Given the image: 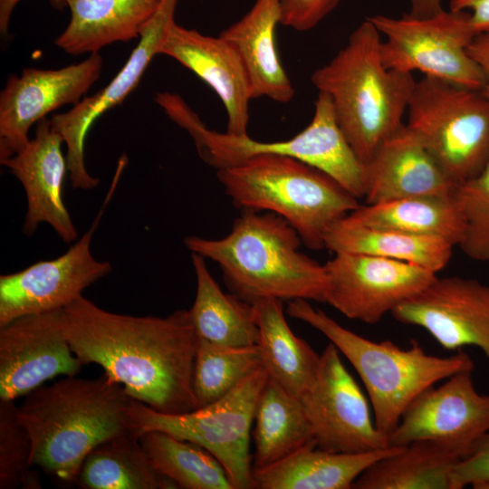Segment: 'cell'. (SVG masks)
<instances>
[{"label": "cell", "mask_w": 489, "mask_h": 489, "mask_svg": "<svg viewBox=\"0 0 489 489\" xmlns=\"http://www.w3.org/2000/svg\"><path fill=\"white\" fill-rule=\"evenodd\" d=\"M63 312L67 340L82 365H100L133 399L156 411L197 408L193 373L198 337L188 310L166 317L131 316L82 295Z\"/></svg>", "instance_id": "cell-1"}, {"label": "cell", "mask_w": 489, "mask_h": 489, "mask_svg": "<svg viewBox=\"0 0 489 489\" xmlns=\"http://www.w3.org/2000/svg\"><path fill=\"white\" fill-rule=\"evenodd\" d=\"M134 399L105 373L97 379L63 377L41 386L16 407L32 442V465L65 484H75L86 455L129 430Z\"/></svg>", "instance_id": "cell-2"}, {"label": "cell", "mask_w": 489, "mask_h": 489, "mask_svg": "<svg viewBox=\"0 0 489 489\" xmlns=\"http://www.w3.org/2000/svg\"><path fill=\"white\" fill-rule=\"evenodd\" d=\"M244 209L218 239L189 235L191 252L216 262L233 294L248 302L267 298L325 302L324 264L301 253L296 230L273 213Z\"/></svg>", "instance_id": "cell-3"}, {"label": "cell", "mask_w": 489, "mask_h": 489, "mask_svg": "<svg viewBox=\"0 0 489 489\" xmlns=\"http://www.w3.org/2000/svg\"><path fill=\"white\" fill-rule=\"evenodd\" d=\"M381 40L366 18L345 46L311 77L319 92L330 97L340 129L364 164L404 125L402 119L416 85L412 73L384 65Z\"/></svg>", "instance_id": "cell-4"}, {"label": "cell", "mask_w": 489, "mask_h": 489, "mask_svg": "<svg viewBox=\"0 0 489 489\" xmlns=\"http://www.w3.org/2000/svg\"><path fill=\"white\" fill-rule=\"evenodd\" d=\"M286 312L321 332L347 358L365 386L377 427L387 436L422 391L475 367L471 357L461 350L440 357L427 353L416 341L403 349L391 340L366 339L304 299L289 301Z\"/></svg>", "instance_id": "cell-5"}, {"label": "cell", "mask_w": 489, "mask_h": 489, "mask_svg": "<svg viewBox=\"0 0 489 489\" xmlns=\"http://www.w3.org/2000/svg\"><path fill=\"white\" fill-rule=\"evenodd\" d=\"M216 175L235 206L283 217L312 250L325 248L329 228L360 206L331 176L290 157L256 155Z\"/></svg>", "instance_id": "cell-6"}, {"label": "cell", "mask_w": 489, "mask_h": 489, "mask_svg": "<svg viewBox=\"0 0 489 489\" xmlns=\"http://www.w3.org/2000/svg\"><path fill=\"white\" fill-rule=\"evenodd\" d=\"M164 112L194 140L200 158L217 169L262 154L280 155L305 162L331 176L356 198H364L366 167L357 157L337 122L330 97L319 92L310 124L282 141H258L208 129L177 94L168 97Z\"/></svg>", "instance_id": "cell-7"}, {"label": "cell", "mask_w": 489, "mask_h": 489, "mask_svg": "<svg viewBox=\"0 0 489 489\" xmlns=\"http://www.w3.org/2000/svg\"><path fill=\"white\" fill-rule=\"evenodd\" d=\"M407 126L459 186L489 159V98L481 90L424 76L416 82Z\"/></svg>", "instance_id": "cell-8"}, {"label": "cell", "mask_w": 489, "mask_h": 489, "mask_svg": "<svg viewBox=\"0 0 489 489\" xmlns=\"http://www.w3.org/2000/svg\"><path fill=\"white\" fill-rule=\"evenodd\" d=\"M268 377L261 367L218 400L182 414L161 413L134 399L129 430L137 437L158 430L196 443L222 464L234 489H253L251 427Z\"/></svg>", "instance_id": "cell-9"}, {"label": "cell", "mask_w": 489, "mask_h": 489, "mask_svg": "<svg viewBox=\"0 0 489 489\" xmlns=\"http://www.w3.org/2000/svg\"><path fill=\"white\" fill-rule=\"evenodd\" d=\"M367 19L385 37L380 55L387 68L408 73L418 71L425 76L482 90V72L468 52L476 35L468 12L443 9L429 17L405 14Z\"/></svg>", "instance_id": "cell-10"}, {"label": "cell", "mask_w": 489, "mask_h": 489, "mask_svg": "<svg viewBox=\"0 0 489 489\" xmlns=\"http://www.w3.org/2000/svg\"><path fill=\"white\" fill-rule=\"evenodd\" d=\"M299 399L317 447L338 453L389 447L388 436L377 427L365 395L332 343L321 352L316 377Z\"/></svg>", "instance_id": "cell-11"}, {"label": "cell", "mask_w": 489, "mask_h": 489, "mask_svg": "<svg viewBox=\"0 0 489 489\" xmlns=\"http://www.w3.org/2000/svg\"><path fill=\"white\" fill-rule=\"evenodd\" d=\"M325 302L351 320L374 324L427 286L436 273L408 263L340 252L325 264Z\"/></svg>", "instance_id": "cell-12"}, {"label": "cell", "mask_w": 489, "mask_h": 489, "mask_svg": "<svg viewBox=\"0 0 489 489\" xmlns=\"http://www.w3.org/2000/svg\"><path fill=\"white\" fill-rule=\"evenodd\" d=\"M116 183L114 180L91 226L67 252L0 276V326L24 315L62 310L111 272L109 262L92 255L91 243Z\"/></svg>", "instance_id": "cell-13"}, {"label": "cell", "mask_w": 489, "mask_h": 489, "mask_svg": "<svg viewBox=\"0 0 489 489\" xmlns=\"http://www.w3.org/2000/svg\"><path fill=\"white\" fill-rule=\"evenodd\" d=\"M179 0H159L156 11L143 26L139 41L120 71L103 89L83 98L68 111L55 114L51 124L66 146L69 178L73 188L89 190L100 180L87 170L84 145L94 121L107 110L120 104L138 86L151 60L159 54Z\"/></svg>", "instance_id": "cell-14"}, {"label": "cell", "mask_w": 489, "mask_h": 489, "mask_svg": "<svg viewBox=\"0 0 489 489\" xmlns=\"http://www.w3.org/2000/svg\"><path fill=\"white\" fill-rule=\"evenodd\" d=\"M472 371H459L417 396L388 435V446L432 440L452 447L465 458L489 433V395L477 392Z\"/></svg>", "instance_id": "cell-15"}, {"label": "cell", "mask_w": 489, "mask_h": 489, "mask_svg": "<svg viewBox=\"0 0 489 489\" xmlns=\"http://www.w3.org/2000/svg\"><path fill=\"white\" fill-rule=\"evenodd\" d=\"M82 366L65 334L63 309L0 326L2 400L14 401L58 376H76Z\"/></svg>", "instance_id": "cell-16"}, {"label": "cell", "mask_w": 489, "mask_h": 489, "mask_svg": "<svg viewBox=\"0 0 489 489\" xmlns=\"http://www.w3.org/2000/svg\"><path fill=\"white\" fill-rule=\"evenodd\" d=\"M103 60L90 54L60 69L24 68L11 74L0 94V161L24 148L30 128L67 104L79 103L100 78Z\"/></svg>", "instance_id": "cell-17"}, {"label": "cell", "mask_w": 489, "mask_h": 489, "mask_svg": "<svg viewBox=\"0 0 489 489\" xmlns=\"http://www.w3.org/2000/svg\"><path fill=\"white\" fill-rule=\"evenodd\" d=\"M398 321L423 328L444 349L475 346L489 360V285L459 276L436 277L392 312Z\"/></svg>", "instance_id": "cell-18"}, {"label": "cell", "mask_w": 489, "mask_h": 489, "mask_svg": "<svg viewBox=\"0 0 489 489\" xmlns=\"http://www.w3.org/2000/svg\"><path fill=\"white\" fill-rule=\"evenodd\" d=\"M62 137L46 118L36 123L35 135L12 157L0 161L22 184L27 201L23 232L32 235L42 223L49 224L65 243L78 238L64 204L63 185L68 172Z\"/></svg>", "instance_id": "cell-19"}, {"label": "cell", "mask_w": 489, "mask_h": 489, "mask_svg": "<svg viewBox=\"0 0 489 489\" xmlns=\"http://www.w3.org/2000/svg\"><path fill=\"white\" fill-rule=\"evenodd\" d=\"M159 54L175 59L214 90L226 111V133L248 135L250 83L240 56L227 41L175 22Z\"/></svg>", "instance_id": "cell-20"}, {"label": "cell", "mask_w": 489, "mask_h": 489, "mask_svg": "<svg viewBox=\"0 0 489 489\" xmlns=\"http://www.w3.org/2000/svg\"><path fill=\"white\" fill-rule=\"evenodd\" d=\"M365 167L367 204L446 196L457 187L406 124L378 147Z\"/></svg>", "instance_id": "cell-21"}, {"label": "cell", "mask_w": 489, "mask_h": 489, "mask_svg": "<svg viewBox=\"0 0 489 489\" xmlns=\"http://www.w3.org/2000/svg\"><path fill=\"white\" fill-rule=\"evenodd\" d=\"M281 18V0H255L243 17L219 34L240 56L252 99L267 97L286 103L294 96L276 46L275 32Z\"/></svg>", "instance_id": "cell-22"}, {"label": "cell", "mask_w": 489, "mask_h": 489, "mask_svg": "<svg viewBox=\"0 0 489 489\" xmlns=\"http://www.w3.org/2000/svg\"><path fill=\"white\" fill-rule=\"evenodd\" d=\"M399 447L338 453L307 446L271 465L253 469V489H350L369 465Z\"/></svg>", "instance_id": "cell-23"}, {"label": "cell", "mask_w": 489, "mask_h": 489, "mask_svg": "<svg viewBox=\"0 0 489 489\" xmlns=\"http://www.w3.org/2000/svg\"><path fill=\"white\" fill-rule=\"evenodd\" d=\"M159 0H69L70 22L54 40L71 55L98 53L117 42L140 36Z\"/></svg>", "instance_id": "cell-24"}, {"label": "cell", "mask_w": 489, "mask_h": 489, "mask_svg": "<svg viewBox=\"0 0 489 489\" xmlns=\"http://www.w3.org/2000/svg\"><path fill=\"white\" fill-rule=\"evenodd\" d=\"M197 293L189 311L199 339L225 347L258 344L259 329L254 303L225 293L211 275L205 258L192 253Z\"/></svg>", "instance_id": "cell-25"}, {"label": "cell", "mask_w": 489, "mask_h": 489, "mask_svg": "<svg viewBox=\"0 0 489 489\" xmlns=\"http://www.w3.org/2000/svg\"><path fill=\"white\" fill-rule=\"evenodd\" d=\"M463 458L444 444L417 440L373 463L351 488L452 489V473Z\"/></svg>", "instance_id": "cell-26"}, {"label": "cell", "mask_w": 489, "mask_h": 489, "mask_svg": "<svg viewBox=\"0 0 489 489\" xmlns=\"http://www.w3.org/2000/svg\"><path fill=\"white\" fill-rule=\"evenodd\" d=\"M254 304L259 329L257 345L264 368L269 377L300 398L316 377L321 354L292 331L282 300L267 298Z\"/></svg>", "instance_id": "cell-27"}, {"label": "cell", "mask_w": 489, "mask_h": 489, "mask_svg": "<svg viewBox=\"0 0 489 489\" xmlns=\"http://www.w3.org/2000/svg\"><path fill=\"white\" fill-rule=\"evenodd\" d=\"M347 216L369 227L437 237L454 246L460 244L465 231L455 192L367 204L359 206Z\"/></svg>", "instance_id": "cell-28"}, {"label": "cell", "mask_w": 489, "mask_h": 489, "mask_svg": "<svg viewBox=\"0 0 489 489\" xmlns=\"http://www.w3.org/2000/svg\"><path fill=\"white\" fill-rule=\"evenodd\" d=\"M453 246L437 237L369 227L347 215L337 220L325 236V248L333 254H370L415 264L435 273L446 267Z\"/></svg>", "instance_id": "cell-29"}, {"label": "cell", "mask_w": 489, "mask_h": 489, "mask_svg": "<svg viewBox=\"0 0 489 489\" xmlns=\"http://www.w3.org/2000/svg\"><path fill=\"white\" fill-rule=\"evenodd\" d=\"M254 421L253 469L266 467L304 447L316 446L301 400L271 377L259 396Z\"/></svg>", "instance_id": "cell-30"}, {"label": "cell", "mask_w": 489, "mask_h": 489, "mask_svg": "<svg viewBox=\"0 0 489 489\" xmlns=\"http://www.w3.org/2000/svg\"><path fill=\"white\" fill-rule=\"evenodd\" d=\"M84 489H174L130 431L98 445L84 458L76 482Z\"/></svg>", "instance_id": "cell-31"}, {"label": "cell", "mask_w": 489, "mask_h": 489, "mask_svg": "<svg viewBox=\"0 0 489 489\" xmlns=\"http://www.w3.org/2000/svg\"><path fill=\"white\" fill-rule=\"evenodd\" d=\"M139 438L155 469L177 488L234 489L222 464L197 444L158 430Z\"/></svg>", "instance_id": "cell-32"}, {"label": "cell", "mask_w": 489, "mask_h": 489, "mask_svg": "<svg viewBox=\"0 0 489 489\" xmlns=\"http://www.w3.org/2000/svg\"><path fill=\"white\" fill-rule=\"evenodd\" d=\"M261 367L258 345L225 347L198 338L193 373L197 408L218 400Z\"/></svg>", "instance_id": "cell-33"}, {"label": "cell", "mask_w": 489, "mask_h": 489, "mask_svg": "<svg viewBox=\"0 0 489 489\" xmlns=\"http://www.w3.org/2000/svg\"><path fill=\"white\" fill-rule=\"evenodd\" d=\"M32 442L12 400L0 399V489L41 488L32 470Z\"/></svg>", "instance_id": "cell-34"}, {"label": "cell", "mask_w": 489, "mask_h": 489, "mask_svg": "<svg viewBox=\"0 0 489 489\" xmlns=\"http://www.w3.org/2000/svg\"><path fill=\"white\" fill-rule=\"evenodd\" d=\"M465 231L458 246L477 262H489V159L474 177L457 186Z\"/></svg>", "instance_id": "cell-35"}, {"label": "cell", "mask_w": 489, "mask_h": 489, "mask_svg": "<svg viewBox=\"0 0 489 489\" xmlns=\"http://www.w3.org/2000/svg\"><path fill=\"white\" fill-rule=\"evenodd\" d=\"M340 0H281V24L299 32L317 26Z\"/></svg>", "instance_id": "cell-36"}, {"label": "cell", "mask_w": 489, "mask_h": 489, "mask_svg": "<svg viewBox=\"0 0 489 489\" xmlns=\"http://www.w3.org/2000/svg\"><path fill=\"white\" fill-rule=\"evenodd\" d=\"M489 484V433L484 435L452 473V489L471 485L481 489Z\"/></svg>", "instance_id": "cell-37"}, {"label": "cell", "mask_w": 489, "mask_h": 489, "mask_svg": "<svg viewBox=\"0 0 489 489\" xmlns=\"http://www.w3.org/2000/svg\"><path fill=\"white\" fill-rule=\"evenodd\" d=\"M449 9L468 12L475 33L489 34V0H450Z\"/></svg>", "instance_id": "cell-38"}, {"label": "cell", "mask_w": 489, "mask_h": 489, "mask_svg": "<svg viewBox=\"0 0 489 489\" xmlns=\"http://www.w3.org/2000/svg\"><path fill=\"white\" fill-rule=\"evenodd\" d=\"M468 52L479 66L484 79L483 93L489 98V34H476Z\"/></svg>", "instance_id": "cell-39"}, {"label": "cell", "mask_w": 489, "mask_h": 489, "mask_svg": "<svg viewBox=\"0 0 489 489\" xmlns=\"http://www.w3.org/2000/svg\"><path fill=\"white\" fill-rule=\"evenodd\" d=\"M21 0H0V32L5 35L14 8ZM69 0H48L50 5L57 10H63L68 6Z\"/></svg>", "instance_id": "cell-40"}, {"label": "cell", "mask_w": 489, "mask_h": 489, "mask_svg": "<svg viewBox=\"0 0 489 489\" xmlns=\"http://www.w3.org/2000/svg\"><path fill=\"white\" fill-rule=\"evenodd\" d=\"M442 10V0H410L408 14L415 17H429Z\"/></svg>", "instance_id": "cell-41"}, {"label": "cell", "mask_w": 489, "mask_h": 489, "mask_svg": "<svg viewBox=\"0 0 489 489\" xmlns=\"http://www.w3.org/2000/svg\"><path fill=\"white\" fill-rule=\"evenodd\" d=\"M481 489H489V484H484Z\"/></svg>", "instance_id": "cell-42"}]
</instances>
